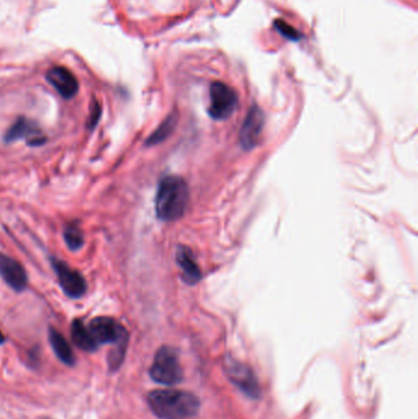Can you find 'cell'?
I'll list each match as a JSON object with an SVG mask.
<instances>
[{
  "label": "cell",
  "mask_w": 418,
  "mask_h": 419,
  "mask_svg": "<svg viewBox=\"0 0 418 419\" xmlns=\"http://www.w3.org/2000/svg\"><path fill=\"white\" fill-rule=\"evenodd\" d=\"M70 331L71 339L74 341V344L85 352H94L99 347V344H96L92 334L90 332L89 327L85 326L82 321H73Z\"/></svg>",
  "instance_id": "7c38bea8"
},
{
  "label": "cell",
  "mask_w": 418,
  "mask_h": 419,
  "mask_svg": "<svg viewBox=\"0 0 418 419\" xmlns=\"http://www.w3.org/2000/svg\"><path fill=\"white\" fill-rule=\"evenodd\" d=\"M128 341L129 339H122L118 344H114V349L111 351L109 356V364L112 370H116L121 367L124 356H125V351H127Z\"/></svg>",
  "instance_id": "2e32d148"
},
{
  "label": "cell",
  "mask_w": 418,
  "mask_h": 419,
  "mask_svg": "<svg viewBox=\"0 0 418 419\" xmlns=\"http://www.w3.org/2000/svg\"><path fill=\"white\" fill-rule=\"evenodd\" d=\"M4 139L6 142L25 139L30 146H41L47 142V137L43 134L42 129L38 127L33 120L24 118V117L18 119L13 124V127H10L5 134Z\"/></svg>",
  "instance_id": "ba28073f"
},
{
  "label": "cell",
  "mask_w": 418,
  "mask_h": 419,
  "mask_svg": "<svg viewBox=\"0 0 418 419\" xmlns=\"http://www.w3.org/2000/svg\"><path fill=\"white\" fill-rule=\"evenodd\" d=\"M0 276L4 282L16 292H23L27 287V273L18 260L0 253Z\"/></svg>",
  "instance_id": "30bf717a"
},
{
  "label": "cell",
  "mask_w": 418,
  "mask_h": 419,
  "mask_svg": "<svg viewBox=\"0 0 418 419\" xmlns=\"http://www.w3.org/2000/svg\"><path fill=\"white\" fill-rule=\"evenodd\" d=\"M176 125H177V114H169L168 117L161 123L160 127H157L155 132L151 134L150 137L146 140V145L154 146V145L165 142L166 139L171 137V134L173 132Z\"/></svg>",
  "instance_id": "5bb4252c"
},
{
  "label": "cell",
  "mask_w": 418,
  "mask_h": 419,
  "mask_svg": "<svg viewBox=\"0 0 418 419\" xmlns=\"http://www.w3.org/2000/svg\"><path fill=\"white\" fill-rule=\"evenodd\" d=\"M3 342H4V334L0 331V344H3Z\"/></svg>",
  "instance_id": "d6986e66"
},
{
  "label": "cell",
  "mask_w": 418,
  "mask_h": 419,
  "mask_svg": "<svg viewBox=\"0 0 418 419\" xmlns=\"http://www.w3.org/2000/svg\"><path fill=\"white\" fill-rule=\"evenodd\" d=\"M265 117L263 111L258 106H253L245 117V123L240 127V142L245 150H252L258 145L263 134Z\"/></svg>",
  "instance_id": "52a82bcc"
},
{
  "label": "cell",
  "mask_w": 418,
  "mask_h": 419,
  "mask_svg": "<svg viewBox=\"0 0 418 419\" xmlns=\"http://www.w3.org/2000/svg\"><path fill=\"white\" fill-rule=\"evenodd\" d=\"M66 244L70 250H79L84 245V233L81 231L80 226L78 222H69L64 228L63 233Z\"/></svg>",
  "instance_id": "9a60e30c"
},
{
  "label": "cell",
  "mask_w": 418,
  "mask_h": 419,
  "mask_svg": "<svg viewBox=\"0 0 418 419\" xmlns=\"http://www.w3.org/2000/svg\"><path fill=\"white\" fill-rule=\"evenodd\" d=\"M275 26L278 27V32L281 33L282 36L288 38V39L297 41V39H300V37H301V35L297 32L296 30L291 27L290 25H287L286 23L282 21V20L276 21V23H275Z\"/></svg>",
  "instance_id": "e0dca14e"
},
{
  "label": "cell",
  "mask_w": 418,
  "mask_h": 419,
  "mask_svg": "<svg viewBox=\"0 0 418 419\" xmlns=\"http://www.w3.org/2000/svg\"><path fill=\"white\" fill-rule=\"evenodd\" d=\"M101 113H102V108L97 99H94L91 107H90V118H89V129L92 130L99 124V118H101Z\"/></svg>",
  "instance_id": "ac0fdd59"
},
{
  "label": "cell",
  "mask_w": 418,
  "mask_h": 419,
  "mask_svg": "<svg viewBox=\"0 0 418 419\" xmlns=\"http://www.w3.org/2000/svg\"><path fill=\"white\" fill-rule=\"evenodd\" d=\"M150 377L154 382L172 387L183 380V368L179 362L176 349L165 346L157 351L150 368Z\"/></svg>",
  "instance_id": "3957f363"
},
{
  "label": "cell",
  "mask_w": 418,
  "mask_h": 419,
  "mask_svg": "<svg viewBox=\"0 0 418 419\" xmlns=\"http://www.w3.org/2000/svg\"><path fill=\"white\" fill-rule=\"evenodd\" d=\"M52 266L56 273L63 292L69 298H80L84 296L87 284L79 271L70 268L61 260L52 259Z\"/></svg>",
  "instance_id": "8992f818"
},
{
  "label": "cell",
  "mask_w": 418,
  "mask_h": 419,
  "mask_svg": "<svg viewBox=\"0 0 418 419\" xmlns=\"http://www.w3.org/2000/svg\"><path fill=\"white\" fill-rule=\"evenodd\" d=\"M147 404L161 419H188L200 408L197 396L187 391H152L147 396Z\"/></svg>",
  "instance_id": "6da1fadb"
},
{
  "label": "cell",
  "mask_w": 418,
  "mask_h": 419,
  "mask_svg": "<svg viewBox=\"0 0 418 419\" xmlns=\"http://www.w3.org/2000/svg\"><path fill=\"white\" fill-rule=\"evenodd\" d=\"M89 330L97 344H116L122 339H129V334L124 326L109 316L94 318V320L90 323Z\"/></svg>",
  "instance_id": "5b68a950"
},
{
  "label": "cell",
  "mask_w": 418,
  "mask_h": 419,
  "mask_svg": "<svg viewBox=\"0 0 418 419\" xmlns=\"http://www.w3.org/2000/svg\"><path fill=\"white\" fill-rule=\"evenodd\" d=\"M177 264L180 268V271L183 273V280L189 284H195L200 281L202 273L199 270L197 261L194 259V255L188 248L180 246L177 250Z\"/></svg>",
  "instance_id": "8fae6325"
},
{
  "label": "cell",
  "mask_w": 418,
  "mask_h": 419,
  "mask_svg": "<svg viewBox=\"0 0 418 419\" xmlns=\"http://www.w3.org/2000/svg\"><path fill=\"white\" fill-rule=\"evenodd\" d=\"M189 203V188L185 180L168 175L161 180L156 194V215L161 221H177L183 217Z\"/></svg>",
  "instance_id": "7a4b0ae2"
},
{
  "label": "cell",
  "mask_w": 418,
  "mask_h": 419,
  "mask_svg": "<svg viewBox=\"0 0 418 419\" xmlns=\"http://www.w3.org/2000/svg\"><path fill=\"white\" fill-rule=\"evenodd\" d=\"M49 342L53 351L56 352V357L61 359V362L66 363L68 365H73L75 363V356L66 337L53 327L49 329Z\"/></svg>",
  "instance_id": "4fadbf2b"
},
{
  "label": "cell",
  "mask_w": 418,
  "mask_h": 419,
  "mask_svg": "<svg viewBox=\"0 0 418 419\" xmlns=\"http://www.w3.org/2000/svg\"><path fill=\"white\" fill-rule=\"evenodd\" d=\"M46 80L63 99H73L79 91V81L66 66H53L46 74Z\"/></svg>",
  "instance_id": "9c48e42d"
},
{
  "label": "cell",
  "mask_w": 418,
  "mask_h": 419,
  "mask_svg": "<svg viewBox=\"0 0 418 419\" xmlns=\"http://www.w3.org/2000/svg\"><path fill=\"white\" fill-rule=\"evenodd\" d=\"M237 91L221 81H215L210 86V104L209 114L215 120L230 118L238 104Z\"/></svg>",
  "instance_id": "277c9868"
}]
</instances>
